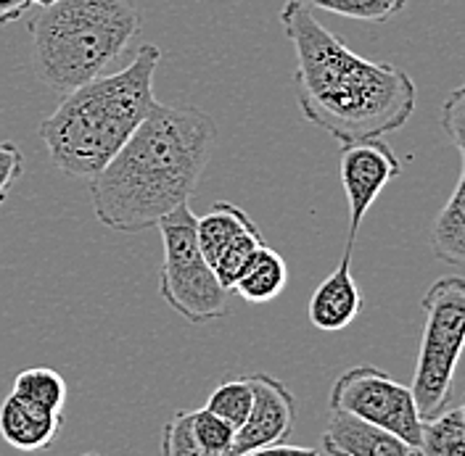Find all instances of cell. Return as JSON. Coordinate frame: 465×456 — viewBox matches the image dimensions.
<instances>
[{"mask_svg":"<svg viewBox=\"0 0 465 456\" xmlns=\"http://www.w3.org/2000/svg\"><path fill=\"white\" fill-rule=\"evenodd\" d=\"M439 121L444 135L450 138V143L458 148L460 159L465 161V82L458 85L441 103Z\"/></svg>","mask_w":465,"mask_h":456,"instance_id":"22","label":"cell"},{"mask_svg":"<svg viewBox=\"0 0 465 456\" xmlns=\"http://www.w3.org/2000/svg\"><path fill=\"white\" fill-rule=\"evenodd\" d=\"M188 430L193 441L212 456H238L235 454V430L206 409H188Z\"/></svg>","mask_w":465,"mask_h":456,"instance_id":"20","label":"cell"},{"mask_svg":"<svg viewBox=\"0 0 465 456\" xmlns=\"http://www.w3.org/2000/svg\"><path fill=\"white\" fill-rule=\"evenodd\" d=\"M64 428V414L45 412L8 393L0 403V435L19 451H48Z\"/></svg>","mask_w":465,"mask_h":456,"instance_id":"12","label":"cell"},{"mask_svg":"<svg viewBox=\"0 0 465 456\" xmlns=\"http://www.w3.org/2000/svg\"><path fill=\"white\" fill-rule=\"evenodd\" d=\"M262 246H264V240H262L260 229H252V232L241 235L238 240H232L231 246L217 257V261L212 264V269H214L220 286L225 287V290H232L238 275L243 272V267L252 261V257L260 251Z\"/></svg>","mask_w":465,"mask_h":456,"instance_id":"21","label":"cell"},{"mask_svg":"<svg viewBox=\"0 0 465 456\" xmlns=\"http://www.w3.org/2000/svg\"><path fill=\"white\" fill-rule=\"evenodd\" d=\"M29 5H32L29 0H0V27L22 19L29 11Z\"/></svg>","mask_w":465,"mask_h":456,"instance_id":"26","label":"cell"},{"mask_svg":"<svg viewBox=\"0 0 465 456\" xmlns=\"http://www.w3.org/2000/svg\"><path fill=\"white\" fill-rule=\"evenodd\" d=\"M431 248L439 261L450 267H465V161L452 196L436 217Z\"/></svg>","mask_w":465,"mask_h":456,"instance_id":"15","label":"cell"},{"mask_svg":"<svg viewBox=\"0 0 465 456\" xmlns=\"http://www.w3.org/2000/svg\"><path fill=\"white\" fill-rule=\"evenodd\" d=\"M83 456H101V454H83Z\"/></svg>","mask_w":465,"mask_h":456,"instance_id":"29","label":"cell"},{"mask_svg":"<svg viewBox=\"0 0 465 456\" xmlns=\"http://www.w3.org/2000/svg\"><path fill=\"white\" fill-rule=\"evenodd\" d=\"M217 143V124L196 106L156 103L133 138L90 179L93 214L114 232L156 228L193 199Z\"/></svg>","mask_w":465,"mask_h":456,"instance_id":"2","label":"cell"},{"mask_svg":"<svg viewBox=\"0 0 465 456\" xmlns=\"http://www.w3.org/2000/svg\"><path fill=\"white\" fill-rule=\"evenodd\" d=\"M322 449L328 456H415V449H410L405 441L344 412H331L322 432Z\"/></svg>","mask_w":465,"mask_h":456,"instance_id":"11","label":"cell"},{"mask_svg":"<svg viewBox=\"0 0 465 456\" xmlns=\"http://www.w3.org/2000/svg\"><path fill=\"white\" fill-rule=\"evenodd\" d=\"M278 22L296 58L293 95L312 127L349 145L400 132L415 114L418 87L405 69L354 53L307 0H286Z\"/></svg>","mask_w":465,"mask_h":456,"instance_id":"1","label":"cell"},{"mask_svg":"<svg viewBox=\"0 0 465 456\" xmlns=\"http://www.w3.org/2000/svg\"><path fill=\"white\" fill-rule=\"evenodd\" d=\"M460 412H463V420H465V401H463V403H460Z\"/></svg>","mask_w":465,"mask_h":456,"instance_id":"28","label":"cell"},{"mask_svg":"<svg viewBox=\"0 0 465 456\" xmlns=\"http://www.w3.org/2000/svg\"><path fill=\"white\" fill-rule=\"evenodd\" d=\"M162 456H212L193 441L185 412L173 414L162 430Z\"/></svg>","mask_w":465,"mask_h":456,"instance_id":"23","label":"cell"},{"mask_svg":"<svg viewBox=\"0 0 465 456\" xmlns=\"http://www.w3.org/2000/svg\"><path fill=\"white\" fill-rule=\"evenodd\" d=\"M423 338L412 374L420 420H431L452 399L455 372L465 348V277H439L423 296Z\"/></svg>","mask_w":465,"mask_h":456,"instance_id":"5","label":"cell"},{"mask_svg":"<svg viewBox=\"0 0 465 456\" xmlns=\"http://www.w3.org/2000/svg\"><path fill=\"white\" fill-rule=\"evenodd\" d=\"M249 383L254 391V403L246 422L235 430L238 456L262 446L286 443L296 428V399L278 377L267 372H254L249 374Z\"/></svg>","mask_w":465,"mask_h":456,"instance_id":"9","label":"cell"},{"mask_svg":"<svg viewBox=\"0 0 465 456\" xmlns=\"http://www.w3.org/2000/svg\"><path fill=\"white\" fill-rule=\"evenodd\" d=\"M32 5H40V8H45V5H54L56 0H29Z\"/></svg>","mask_w":465,"mask_h":456,"instance_id":"27","label":"cell"},{"mask_svg":"<svg viewBox=\"0 0 465 456\" xmlns=\"http://www.w3.org/2000/svg\"><path fill=\"white\" fill-rule=\"evenodd\" d=\"M418 451L420 456H465V420L460 406L423 420Z\"/></svg>","mask_w":465,"mask_h":456,"instance_id":"17","label":"cell"},{"mask_svg":"<svg viewBox=\"0 0 465 456\" xmlns=\"http://www.w3.org/2000/svg\"><path fill=\"white\" fill-rule=\"evenodd\" d=\"M22 171H25V156H22L19 145L11 141L0 143V206L8 200Z\"/></svg>","mask_w":465,"mask_h":456,"instance_id":"24","label":"cell"},{"mask_svg":"<svg viewBox=\"0 0 465 456\" xmlns=\"http://www.w3.org/2000/svg\"><path fill=\"white\" fill-rule=\"evenodd\" d=\"M331 412H344L378 430L405 441L410 449H420L423 420L410 385L397 383L378 367H351L331 388Z\"/></svg>","mask_w":465,"mask_h":456,"instance_id":"7","label":"cell"},{"mask_svg":"<svg viewBox=\"0 0 465 456\" xmlns=\"http://www.w3.org/2000/svg\"><path fill=\"white\" fill-rule=\"evenodd\" d=\"M402 174V164L394 156V150L378 141H360V143H349L341 148L339 156V177L344 185L349 203V235L347 248L354 251V240L357 232L362 228L365 214L371 211V206L383 193V188Z\"/></svg>","mask_w":465,"mask_h":456,"instance_id":"8","label":"cell"},{"mask_svg":"<svg viewBox=\"0 0 465 456\" xmlns=\"http://www.w3.org/2000/svg\"><path fill=\"white\" fill-rule=\"evenodd\" d=\"M164 243V264L159 272V296L191 325L214 322L228 312V290L203 258L196 240V214L183 203L159 225Z\"/></svg>","mask_w":465,"mask_h":456,"instance_id":"6","label":"cell"},{"mask_svg":"<svg viewBox=\"0 0 465 456\" xmlns=\"http://www.w3.org/2000/svg\"><path fill=\"white\" fill-rule=\"evenodd\" d=\"M362 290L351 275V248H344L339 267L315 287L310 298V322L322 333H339L362 312Z\"/></svg>","mask_w":465,"mask_h":456,"instance_id":"10","label":"cell"},{"mask_svg":"<svg viewBox=\"0 0 465 456\" xmlns=\"http://www.w3.org/2000/svg\"><path fill=\"white\" fill-rule=\"evenodd\" d=\"M11 393L16 399L27 401L32 406H40L45 412L64 414V406L69 399V388L64 374L51 367H29L14 377Z\"/></svg>","mask_w":465,"mask_h":456,"instance_id":"16","label":"cell"},{"mask_svg":"<svg viewBox=\"0 0 465 456\" xmlns=\"http://www.w3.org/2000/svg\"><path fill=\"white\" fill-rule=\"evenodd\" d=\"M257 229L252 222V217L235 206L231 200H217L202 219L196 217V240L202 248L203 258L209 261V267L217 261V257L231 246L232 240H238L241 235Z\"/></svg>","mask_w":465,"mask_h":456,"instance_id":"13","label":"cell"},{"mask_svg":"<svg viewBox=\"0 0 465 456\" xmlns=\"http://www.w3.org/2000/svg\"><path fill=\"white\" fill-rule=\"evenodd\" d=\"M310 8H320L344 19L354 22H371V24H383L400 16L407 8L410 0H307Z\"/></svg>","mask_w":465,"mask_h":456,"instance_id":"19","label":"cell"},{"mask_svg":"<svg viewBox=\"0 0 465 456\" xmlns=\"http://www.w3.org/2000/svg\"><path fill=\"white\" fill-rule=\"evenodd\" d=\"M241 456H320L318 449H307V446H291V443H275V446H262L254 451H246Z\"/></svg>","mask_w":465,"mask_h":456,"instance_id":"25","label":"cell"},{"mask_svg":"<svg viewBox=\"0 0 465 456\" xmlns=\"http://www.w3.org/2000/svg\"><path fill=\"white\" fill-rule=\"evenodd\" d=\"M289 286V264L267 243L238 275L232 290L249 304H270Z\"/></svg>","mask_w":465,"mask_h":456,"instance_id":"14","label":"cell"},{"mask_svg":"<svg viewBox=\"0 0 465 456\" xmlns=\"http://www.w3.org/2000/svg\"><path fill=\"white\" fill-rule=\"evenodd\" d=\"M252 403H254V391H252L249 377H231V380H223L209 393L203 409L217 414L220 420H225L232 430H238L246 422Z\"/></svg>","mask_w":465,"mask_h":456,"instance_id":"18","label":"cell"},{"mask_svg":"<svg viewBox=\"0 0 465 456\" xmlns=\"http://www.w3.org/2000/svg\"><path fill=\"white\" fill-rule=\"evenodd\" d=\"M159 63L162 51L143 43L127 66L66 92L37 130L51 164L77 179H93L104 170L159 103L153 95Z\"/></svg>","mask_w":465,"mask_h":456,"instance_id":"3","label":"cell"},{"mask_svg":"<svg viewBox=\"0 0 465 456\" xmlns=\"http://www.w3.org/2000/svg\"><path fill=\"white\" fill-rule=\"evenodd\" d=\"M141 27L135 0H56L29 22L35 74L66 95L112 72Z\"/></svg>","mask_w":465,"mask_h":456,"instance_id":"4","label":"cell"},{"mask_svg":"<svg viewBox=\"0 0 465 456\" xmlns=\"http://www.w3.org/2000/svg\"><path fill=\"white\" fill-rule=\"evenodd\" d=\"M415 456H420V451H415Z\"/></svg>","mask_w":465,"mask_h":456,"instance_id":"30","label":"cell"}]
</instances>
